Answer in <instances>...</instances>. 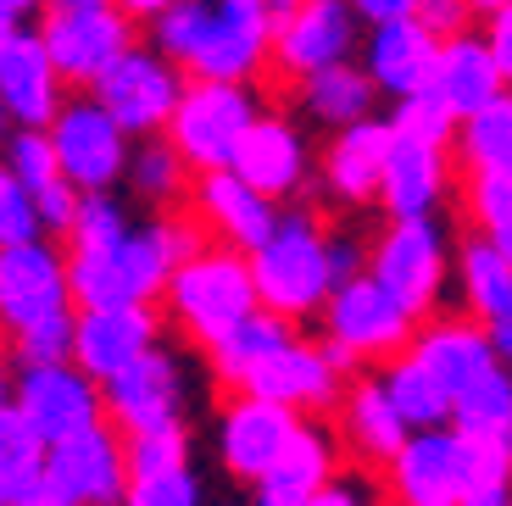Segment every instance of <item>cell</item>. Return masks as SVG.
Segmentation results:
<instances>
[{
	"label": "cell",
	"mask_w": 512,
	"mask_h": 506,
	"mask_svg": "<svg viewBox=\"0 0 512 506\" xmlns=\"http://www.w3.org/2000/svg\"><path fill=\"white\" fill-rule=\"evenodd\" d=\"M145 28L190 78L256 84L273 73V0H173Z\"/></svg>",
	"instance_id": "1"
},
{
	"label": "cell",
	"mask_w": 512,
	"mask_h": 506,
	"mask_svg": "<svg viewBox=\"0 0 512 506\" xmlns=\"http://www.w3.org/2000/svg\"><path fill=\"white\" fill-rule=\"evenodd\" d=\"M256 279H251V256L234 245L206 240L201 251H190L173 279L162 290V317L184 334L190 345H212L240 323L245 312H256Z\"/></svg>",
	"instance_id": "2"
},
{
	"label": "cell",
	"mask_w": 512,
	"mask_h": 506,
	"mask_svg": "<svg viewBox=\"0 0 512 506\" xmlns=\"http://www.w3.org/2000/svg\"><path fill=\"white\" fill-rule=\"evenodd\" d=\"M251 279H256V301L268 312L290 317L295 329L312 323L329 301L334 279H329V223L318 212L284 206L273 234L251 251Z\"/></svg>",
	"instance_id": "3"
},
{
	"label": "cell",
	"mask_w": 512,
	"mask_h": 506,
	"mask_svg": "<svg viewBox=\"0 0 512 506\" xmlns=\"http://www.w3.org/2000/svg\"><path fill=\"white\" fill-rule=\"evenodd\" d=\"M451 228L435 217H384L379 240H368V273L396 295L412 317H435L451 290Z\"/></svg>",
	"instance_id": "4"
},
{
	"label": "cell",
	"mask_w": 512,
	"mask_h": 506,
	"mask_svg": "<svg viewBox=\"0 0 512 506\" xmlns=\"http://www.w3.org/2000/svg\"><path fill=\"white\" fill-rule=\"evenodd\" d=\"M262 112L256 84H234V78H190L167 117V140L179 145V156L190 162V173H212L229 167L240 151L245 128Z\"/></svg>",
	"instance_id": "5"
},
{
	"label": "cell",
	"mask_w": 512,
	"mask_h": 506,
	"mask_svg": "<svg viewBox=\"0 0 512 506\" xmlns=\"http://www.w3.org/2000/svg\"><path fill=\"white\" fill-rule=\"evenodd\" d=\"M128 495V440L112 418L45 445L39 506H123Z\"/></svg>",
	"instance_id": "6"
},
{
	"label": "cell",
	"mask_w": 512,
	"mask_h": 506,
	"mask_svg": "<svg viewBox=\"0 0 512 506\" xmlns=\"http://www.w3.org/2000/svg\"><path fill=\"white\" fill-rule=\"evenodd\" d=\"M45 134H51L56 162H62V173L73 178L78 190H117V184H123L134 134L106 112L95 89L62 95V106H56V117L45 123Z\"/></svg>",
	"instance_id": "7"
},
{
	"label": "cell",
	"mask_w": 512,
	"mask_h": 506,
	"mask_svg": "<svg viewBox=\"0 0 512 506\" xmlns=\"http://www.w3.org/2000/svg\"><path fill=\"white\" fill-rule=\"evenodd\" d=\"M318 323H323V340H340L357 362H373V367L401 356L412 345V334H418V317L384 290L373 273H357V279L334 284Z\"/></svg>",
	"instance_id": "8"
},
{
	"label": "cell",
	"mask_w": 512,
	"mask_h": 506,
	"mask_svg": "<svg viewBox=\"0 0 512 506\" xmlns=\"http://www.w3.org/2000/svg\"><path fill=\"white\" fill-rule=\"evenodd\" d=\"M184 84H190V73H184L173 56L156 51L151 39H145V45L134 39L90 89L101 95L106 112L140 140V134H167V117H173V106H179Z\"/></svg>",
	"instance_id": "9"
},
{
	"label": "cell",
	"mask_w": 512,
	"mask_h": 506,
	"mask_svg": "<svg viewBox=\"0 0 512 506\" xmlns=\"http://www.w3.org/2000/svg\"><path fill=\"white\" fill-rule=\"evenodd\" d=\"M362 17L351 0H284L273 12V73L307 78L329 62H351L362 51Z\"/></svg>",
	"instance_id": "10"
},
{
	"label": "cell",
	"mask_w": 512,
	"mask_h": 506,
	"mask_svg": "<svg viewBox=\"0 0 512 506\" xmlns=\"http://www.w3.org/2000/svg\"><path fill=\"white\" fill-rule=\"evenodd\" d=\"M12 412L45 445H56V440H67V434L101 423L106 395H101V379H90V373L67 356V362L12 367Z\"/></svg>",
	"instance_id": "11"
},
{
	"label": "cell",
	"mask_w": 512,
	"mask_h": 506,
	"mask_svg": "<svg viewBox=\"0 0 512 506\" xmlns=\"http://www.w3.org/2000/svg\"><path fill=\"white\" fill-rule=\"evenodd\" d=\"M56 312H73L67 245H56L51 234L23 245H0V345Z\"/></svg>",
	"instance_id": "12"
},
{
	"label": "cell",
	"mask_w": 512,
	"mask_h": 506,
	"mask_svg": "<svg viewBox=\"0 0 512 506\" xmlns=\"http://www.w3.org/2000/svg\"><path fill=\"white\" fill-rule=\"evenodd\" d=\"M106 395V418L123 434L140 429H162V423H184V406H190V373H184V356L167 351L162 340L151 351H140L123 373L101 384Z\"/></svg>",
	"instance_id": "13"
},
{
	"label": "cell",
	"mask_w": 512,
	"mask_h": 506,
	"mask_svg": "<svg viewBox=\"0 0 512 506\" xmlns=\"http://www.w3.org/2000/svg\"><path fill=\"white\" fill-rule=\"evenodd\" d=\"M307 412H290V406L268 401V395H251V390H234L229 401L218 406V468L229 479H240L251 490L262 473L279 462V451L290 445V434L301 429Z\"/></svg>",
	"instance_id": "14"
},
{
	"label": "cell",
	"mask_w": 512,
	"mask_h": 506,
	"mask_svg": "<svg viewBox=\"0 0 512 506\" xmlns=\"http://www.w3.org/2000/svg\"><path fill=\"white\" fill-rule=\"evenodd\" d=\"M346 384L351 379L334 367V356L323 351V340H301V334H290V340L273 345V351L245 373L240 390L268 395V401L290 406V412H307V418H323V412L340 406Z\"/></svg>",
	"instance_id": "15"
},
{
	"label": "cell",
	"mask_w": 512,
	"mask_h": 506,
	"mask_svg": "<svg viewBox=\"0 0 512 506\" xmlns=\"http://www.w3.org/2000/svg\"><path fill=\"white\" fill-rule=\"evenodd\" d=\"M39 39L51 51L56 73L67 78V89H90L117 56L134 45V17H123L117 6H90V12H45L39 17Z\"/></svg>",
	"instance_id": "16"
},
{
	"label": "cell",
	"mask_w": 512,
	"mask_h": 506,
	"mask_svg": "<svg viewBox=\"0 0 512 506\" xmlns=\"http://www.w3.org/2000/svg\"><path fill=\"white\" fill-rule=\"evenodd\" d=\"M384 490L407 506H462L468 490V456H462V429L435 423V429H412L401 451L384 468Z\"/></svg>",
	"instance_id": "17"
},
{
	"label": "cell",
	"mask_w": 512,
	"mask_h": 506,
	"mask_svg": "<svg viewBox=\"0 0 512 506\" xmlns=\"http://www.w3.org/2000/svg\"><path fill=\"white\" fill-rule=\"evenodd\" d=\"M167 317L156 301H123V306H78L73 312V362L90 379H112L123 373L140 351L162 340Z\"/></svg>",
	"instance_id": "18"
},
{
	"label": "cell",
	"mask_w": 512,
	"mask_h": 506,
	"mask_svg": "<svg viewBox=\"0 0 512 506\" xmlns=\"http://www.w3.org/2000/svg\"><path fill=\"white\" fill-rule=\"evenodd\" d=\"M190 212L201 217L206 240L234 245V251L251 256L256 245L273 234L284 201H273V195H262L256 184H245L234 167H212V173H195L190 178Z\"/></svg>",
	"instance_id": "19"
},
{
	"label": "cell",
	"mask_w": 512,
	"mask_h": 506,
	"mask_svg": "<svg viewBox=\"0 0 512 506\" xmlns=\"http://www.w3.org/2000/svg\"><path fill=\"white\" fill-rule=\"evenodd\" d=\"M451 190H457V156H451V145L396 134L373 206L384 217H435V212H446Z\"/></svg>",
	"instance_id": "20"
},
{
	"label": "cell",
	"mask_w": 512,
	"mask_h": 506,
	"mask_svg": "<svg viewBox=\"0 0 512 506\" xmlns=\"http://www.w3.org/2000/svg\"><path fill=\"white\" fill-rule=\"evenodd\" d=\"M229 167L245 184H256L262 195H273V201H295V195L318 178L307 134H301L284 112H256V123L245 128V140H240V151H234Z\"/></svg>",
	"instance_id": "21"
},
{
	"label": "cell",
	"mask_w": 512,
	"mask_h": 506,
	"mask_svg": "<svg viewBox=\"0 0 512 506\" xmlns=\"http://www.w3.org/2000/svg\"><path fill=\"white\" fill-rule=\"evenodd\" d=\"M390 140L396 128L390 117H362V123L329 128V145L318 156V184L334 206H373L379 201V178L384 162H390Z\"/></svg>",
	"instance_id": "22"
},
{
	"label": "cell",
	"mask_w": 512,
	"mask_h": 506,
	"mask_svg": "<svg viewBox=\"0 0 512 506\" xmlns=\"http://www.w3.org/2000/svg\"><path fill=\"white\" fill-rule=\"evenodd\" d=\"M357 62L368 67V78L379 84L384 101H401L412 89L435 84V62H440V34L423 28L418 17H390V23H368L362 28V51Z\"/></svg>",
	"instance_id": "23"
},
{
	"label": "cell",
	"mask_w": 512,
	"mask_h": 506,
	"mask_svg": "<svg viewBox=\"0 0 512 506\" xmlns=\"http://www.w3.org/2000/svg\"><path fill=\"white\" fill-rule=\"evenodd\" d=\"M334 468H340V434H334L329 423H318V418H301V429L290 434V445L279 451V462L251 484V501H262V506H312Z\"/></svg>",
	"instance_id": "24"
},
{
	"label": "cell",
	"mask_w": 512,
	"mask_h": 506,
	"mask_svg": "<svg viewBox=\"0 0 512 506\" xmlns=\"http://www.w3.org/2000/svg\"><path fill=\"white\" fill-rule=\"evenodd\" d=\"M62 95H67V78L56 73L39 28L23 23L6 45H0V101L12 106L17 123L45 128L56 117V106H62Z\"/></svg>",
	"instance_id": "25"
},
{
	"label": "cell",
	"mask_w": 512,
	"mask_h": 506,
	"mask_svg": "<svg viewBox=\"0 0 512 506\" xmlns=\"http://www.w3.org/2000/svg\"><path fill=\"white\" fill-rule=\"evenodd\" d=\"M334 418H340V440H346V451L357 456L362 468L384 473L390 468V456L401 451V440H407V418H401L396 406H390V395H384L379 373H368V379H351L346 395H340V406H334Z\"/></svg>",
	"instance_id": "26"
},
{
	"label": "cell",
	"mask_w": 512,
	"mask_h": 506,
	"mask_svg": "<svg viewBox=\"0 0 512 506\" xmlns=\"http://www.w3.org/2000/svg\"><path fill=\"white\" fill-rule=\"evenodd\" d=\"M407 351L435 373L440 390H446L451 401H457V390L474 379V373H485V367L496 362V351H490V340H485V323L468 317V312H462V317H440V312L423 317Z\"/></svg>",
	"instance_id": "27"
},
{
	"label": "cell",
	"mask_w": 512,
	"mask_h": 506,
	"mask_svg": "<svg viewBox=\"0 0 512 506\" xmlns=\"http://www.w3.org/2000/svg\"><path fill=\"white\" fill-rule=\"evenodd\" d=\"M295 106H301V117L318 128H346V123H362V117L379 112V84L368 78V67L351 56V62H329L318 67V73L295 78Z\"/></svg>",
	"instance_id": "28"
},
{
	"label": "cell",
	"mask_w": 512,
	"mask_h": 506,
	"mask_svg": "<svg viewBox=\"0 0 512 506\" xmlns=\"http://www.w3.org/2000/svg\"><path fill=\"white\" fill-rule=\"evenodd\" d=\"M435 89H440V101L457 112V123H462L468 112H479L490 95H501V89H507V78H501V62H496V51L485 45V34H474V28H468V34L440 39Z\"/></svg>",
	"instance_id": "29"
},
{
	"label": "cell",
	"mask_w": 512,
	"mask_h": 506,
	"mask_svg": "<svg viewBox=\"0 0 512 506\" xmlns=\"http://www.w3.org/2000/svg\"><path fill=\"white\" fill-rule=\"evenodd\" d=\"M451 284H457V301L468 317H496L501 306H512V256L501 251L490 234H468L457 240V256H451Z\"/></svg>",
	"instance_id": "30"
},
{
	"label": "cell",
	"mask_w": 512,
	"mask_h": 506,
	"mask_svg": "<svg viewBox=\"0 0 512 506\" xmlns=\"http://www.w3.org/2000/svg\"><path fill=\"white\" fill-rule=\"evenodd\" d=\"M190 162L179 156V145L167 134H140L134 151H128V173H123V190L134 195L140 206L151 212H167V206L190 201Z\"/></svg>",
	"instance_id": "31"
},
{
	"label": "cell",
	"mask_w": 512,
	"mask_h": 506,
	"mask_svg": "<svg viewBox=\"0 0 512 506\" xmlns=\"http://www.w3.org/2000/svg\"><path fill=\"white\" fill-rule=\"evenodd\" d=\"M295 334V323L290 317H279V312H268V306H256V312H245L240 323H234L223 340H212L206 345V362H212V373H218V384L223 390H240V379L251 373L262 356L273 351V345H284Z\"/></svg>",
	"instance_id": "32"
},
{
	"label": "cell",
	"mask_w": 512,
	"mask_h": 506,
	"mask_svg": "<svg viewBox=\"0 0 512 506\" xmlns=\"http://www.w3.org/2000/svg\"><path fill=\"white\" fill-rule=\"evenodd\" d=\"M462 173H490V167H512V84L501 95H490L479 112H468L457 123V140H451Z\"/></svg>",
	"instance_id": "33"
},
{
	"label": "cell",
	"mask_w": 512,
	"mask_h": 506,
	"mask_svg": "<svg viewBox=\"0 0 512 506\" xmlns=\"http://www.w3.org/2000/svg\"><path fill=\"white\" fill-rule=\"evenodd\" d=\"M379 384H384V395H390V406L407 418V429H435V423H451V395L440 390V379L412 351L379 362Z\"/></svg>",
	"instance_id": "34"
},
{
	"label": "cell",
	"mask_w": 512,
	"mask_h": 506,
	"mask_svg": "<svg viewBox=\"0 0 512 506\" xmlns=\"http://www.w3.org/2000/svg\"><path fill=\"white\" fill-rule=\"evenodd\" d=\"M45 484V440L17 412L0 418V506H39Z\"/></svg>",
	"instance_id": "35"
},
{
	"label": "cell",
	"mask_w": 512,
	"mask_h": 506,
	"mask_svg": "<svg viewBox=\"0 0 512 506\" xmlns=\"http://www.w3.org/2000/svg\"><path fill=\"white\" fill-rule=\"evenodd\" d=\"M451 423H457V429H474V434H501V440H512V367L501 362V356L457 390Z\"/></svg>",
	"instance_id": "36"
},
{
	"label": "cell",
	"mask_w": 512,
	"mask_h": 506,
	"mask_svg": "<svg viewBox=\"0 0 512 506\" xmlns=\"http://www.w3.org/2000/svg\"><path fill=\"white\" fill-rule=\"evenodd\" d=\"M123 440H128V495L156 484V479H167V473L195 468L190 423H162V429H140V434H123Z\"/></svg>",
	"instance_id": "37"
},
{
	"label": "cell",
	"mask_w": 512,
	"mask_h": 506,
	"mask_svg": "<svg viewBox=\"0 0 512 506\" xmlns=\"http://www.w3.org/2000/svg\"><path fill=\"white\" fill-rule=\"evenodd\" d=\"M462 456H468L462 506H512V440L462 429Z\"/></svg>",
	"instance_id": "38"
},
{
	"label": "cell",
	"mask_w": 512,
	"mask_h": 506,
	"mask_svg": "<svg viewBox=\"0 0 512 506\" xmlns=\"http://www.w3.org/2000/svg\"><path fill=\"white\" fill-rule=\"evenodd\" d=\"M462 212L479 234L501 245L512 256V167H490V173L462 178Z\"/></svg>",
	"instance_id": "39"
},
{
	"label": "cell",
	"mask_w": 512,
	"mask_h": 506,
	"mask_svg": "<svg viewBox=\"0 0 512 506\" xmlns=\"http://www.w3.org/2000/svg\"><path fill=\"white\" fill-rule=\"evenodd\" d=\"M134 228L128 206L117 201V190H84L78 195V212H73V228H67V251H106L117 245Z\"/></svg>",
	"instance_id": "40"
},
{
	"label": "cell",
	"mask_w": 512,
	"mask_h": 506,
	"mask_svg": "<svg viewBox=\"0 0 512 506\" xmlns=\"http://www.w3.org/2000/svg\"><path fill=\"white\" fill-rule=\"evenodd\" d=\"M384 117H390L396 134H412V140H435V145L457 140V112L440 101L435 84H423V89H412V95H401V101H390Z\"/></svg>",
	"instance_id": "41"
},
{
	"label": "cell",
	"mask_w": 512,
	"mask_h": 506,
	"mask_svg": "<svg viewBox=\"0 0 512 506\" xmlns=\"http://www.w3.org/2000/svg\"><path fill=\"white\" fill-rule=\"evenodd\" d=\"M0 156H6V162H12V173L23 178L28 190H51L56 178H67L62 173V162H56V145H51V134H45V128H28V123H17L12 128V140L0 145Z\"/></svg>",
	"instance_id": "42"
},
{
	"label": "cell",
	"mask_w": 512,
	"mask_h": 506,
	"mask_svg": "<svg viewBox=\"0 0 512 506\" xmlns=\"http://www.w3.org/2000/svg\"><path fill=\"white\" fill-rule=\"evenodd\" d=\"M78 312V306H73ZM73 312H56L34 329H23L17 340H6V356L12 367H34V362H67L73 356Z\"/></svg>",
	"instance_id": "43"
},
{
	"label": "cell",
	"mask_w": 512,
	"mask_h": 506,
	"mask_svg": "<svg viewBox=\"0 0 512 506\" xmlns=\"http://www.w3.org/2000/svg\"><path fill=\"white\" fill-rule=\"evenodd\" d=\"M39 234H45V223H39L34 190L0 156V245H23V240H39Z\"/></svg>",
	"instance_id": "44"
},
{
	"label": "cell",
	"mask_w": 512,
	"mask_h": 506,
	"mask_svg": "<svg viewBox=\"0 0 512 506\" xmlns=\"http://www.w3.org/2000/svg\"><path fill=\"white\" fill-rule=\"evenodd\" d=\"M201 501H206V484H201L195 468L167 473V479H156V484H145V490L128 495V506H201Z\"/></svg>",
	"instance_id": "45"
},
{
	"label": "cell",
	"mask_w": 512,
	"mask_h": 506,
	"mask_svg": "<svg viewBox=\"0 0 512 506\" xmlns=\"http://www.w3.org/2000/svg\"><path fill=\"white\" fill-rule=\"evenodd\" d=\"M357 479H362V468H334L312 506H362V501H384L390 495L384 484H357Z\"/></svg>",
	"instance_id": "46"
},
{
	"label": "cell",
	"mask_w": 512,
	"mask_h": 506,
	"mask_svg": "<svg viewBox=\"0 0 512 506\" xmlns=\"http://www.w3.org/2000/svg\"><path fill=\"white\" fill-rule=\"evenodd\" d=\"M357 273H368V240L351 228H329V279L346 284Z\"/></svg>",
	"instance_id": "47"
},
{
	"label": "cell",
	"mask_w": 512,
	"mask_h": 506,
	"mask_svg": "<svg viewBox=\"0 0 512 506\" xmlns=\"http://www.w3.org/2000/svg\"><path fill=\"white\" fill-rule=\"evenodd\" d=\"M418 17L423 28H435L440 39H451V34H468L474 28V6L468 0H418Z\"/></svg>",
	"instance_id": "48"
},
{
	"label": "cell",
	"mask_w": 512,
	"mask_h": 506,
	"mask_svg": "<svg viewBox=\"0 0 512 506\" xmlns=\"http://www.w3.org/2000/svg\"><path fill=\"white\" fill-rule=\"evenodd\" d=\"M485 45L496 51V62H501V78L512 84V6H501L496 17H485Z\"/></svg>",
	"instance_id": "49"
},
{
	"label": "cell",
	"mask_w": 512,
	"mask_h": 506,
	"mask_svg": "<svg viewBox=\"0 0 512 506\" xmlns=\"http://www.w3.org/2000/svg\"><path fill=\"white\" fill-rule=\"evenodd\" d=\"M351 12H357L362 23H390V17H412L418 0H351Z\"/></svg>",
	"instance_id": "50"
},
{
	"label": "cell",
	"mask_w": 512,
	"mask_h": 506,
	"mask_svg": "<svg viewBox=\"0 0 512 506\" xmlns=\"http://www.w3.org/2000/svg\"><path fill=\"white\" fill-rule=\"evenodd\" d=\"M485 340H490V351L512 367V306H501L496 317H485Z\"/></svg>",
	"instance_id": "51"
},
{
	"label": "cell",
	"mask_w": 512,
	"mask_h": 506,
	"mask_svg": "<svg viewBox=\"0 0 512 506\" xmlns=\"http://www.w3.org/2000/svg\"><path fill=\"white\" fill-rule=\"evenodd\" d=\"M117 12L123 17H134V23H151L156 12H167V6H173V0H112Z\"/></svg>",
	"instance_id": "52"
},
{
	"label": "cell",
	"mask_w": 512,
	"mask_h": 506,
	"mask_svg": "<svg viewBox=\"0 0 512 506\" xmlns=\"http://www.w3.org/2000/svg\"><path fill=\"white\" fill-rule=\"evenodd\" d=\"M23 23H28V17H17V12H12V0H0V45H6V39H12Z\"/></svg>",
	"instance_id": "53"
},
{
	"label": "cell",
	"mask_w": 512,
	"mask_h": 506,
	"mask_svg": "<svg viewBox=\"0 0 512 506\" xmlns=\"http://www.w3.org/2000/svg\"><path fill=\"white\" fill-rule=\"evenodd\" d=\"M90 6H112V0H45V12H90Z\"/></svg>",
	"instance_id": "54"
},
{
	"label": "cell",
	"mask_w": 512,
	"mask_h": 506,
	"mask_svg": "<svg viewBox=\"0 0 512 506\" xmlns=\"http://www.w3.org/2000/svg\"><path fill=\"white\" fill-rule=\"evenodd\" d=\"M6 412H12V362L0 356V418H6Z\"/></svg>",
	"instance_id": "55"
},
{
	"label": "cell",
	"mask_w": 512,
	"mask_h": 506,
	"mask_svg": "<svg viewBox=\"0 0 512 506\" xmlns=\"http://www.w3.org/2000/svg\"><path fill=\"white\" fill-rule=\"evenodd\" d=\"M468 6H474V23H479V17H496L501 6H512V0H468Z\"/></svg>",
	"instance_id": "56"
},
{
	"label": "cell",
	"mask_w": 512,
	"mask_h": 506,
	"mask_svg": "<svg viewBox=\"0 0 512 506\" xmlns=\"http://www.w3.org/2000/svg\"><path fill=\"white\" fill-rule=\"evenodd\" d=\"M12 128H17V117H12V106H6V101H0V145H6V140H12Z\"/></svg>",
	"instance_id": "57"
},
{
	"label": "cell",
	"mask_w": 512,
	"mask_h": 506,
	"mask_svg": "<svg viewBox=\"0 0 512 506\" xmlns=\"http://www.w3.org/2000/svg\"><path fill=\"white\" fill-rule=\"evenodd\" d=\"M12 12L17 17H34V12H45V0H12Z\"/></svg>",
	"instance_id": "58"
},
{
	"label": "cell",
	"mask_w": 512,
	"mask_h": 506,
	"mask_svg": "<svg viewBox=\"0 0 512 506\" xmlns=\"http://www.w3.org/2000/svg\"><path fill=\"white\" fill-rule=\"evenodd\" d=\"M279 6H284V0H273V12H279Z\"/></svg>",
	"instance_id": "59"
}]
</instances>
